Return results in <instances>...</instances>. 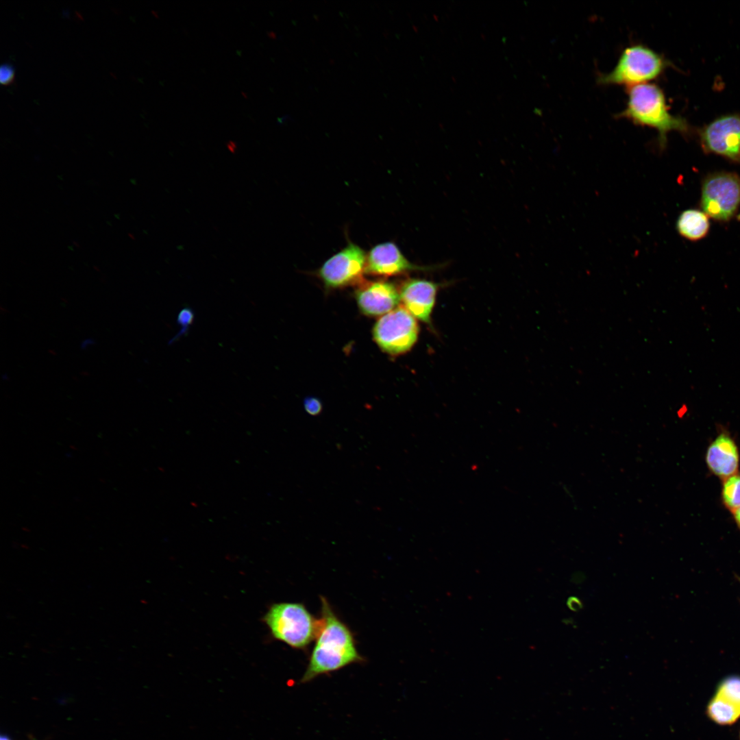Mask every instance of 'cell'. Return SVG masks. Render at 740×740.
<instances>
[{"label":"cell","instance_id":"1","mask_svg":"<svg viewBox=\"0 0 740 740\" xmlns=\"http://www.w3.org/2000/svg\"><path fill=\"white\" fill-rule=\"evenodd\" d=\"M321 601L316 641L301 682L362 661L349 628L338 618L325 597H321Z\"/></svg>","mask_w":740,"mask_h":740},{"label":"cell","instance_id":"2","mask_svg":"<svg viewBox=\"0 0 740 740\" xmlns=\"http://www.w3.org/2000/svg\"><path fill=\"white\" fill-rule=\"evenodd\" d=\"M627 94L626 107L618 117L655 130L661 147L666 145L669 132L689 133L687 121L670 113L664 92L658 86L650 83L634 86L628 88Z\"/></svg>","mask_w":740,"mask_h":740},{"label":"cell","instance_id":"3","mask_svg":"<svg viewBox=\"0 0 740 740\" xmlns=\"http://www.w3.org/2000/svg\"><path fill=\"white\" fill-rule=\"evenodd\" d=\"M668 66V61L654 50L642 44H633L622 51L610 72L598 76L597 82L602 85L630 88L658 78Z\"/></svg>","mask_w":740,"mask_h":740},{"label":"cell","instance_id":"4","mask_svg":"<svg viewBox=\"0 0 740 740\" xmlns=\"http://www.w3.org/2000/svg\"><path fill=\"white\" fill-rule=\"evenodd\" d=\"M264 620L275 639L296 649H304L310 643L319 626V620L301 603L273 604Z\"/></svg>","mask_w":740,"mask_h":740},{"label":"cell","instance_id":"5","mask_svg":"<svg viewBox=\"0 0 740 740\" xmlns=\"http://www.w3.org/2000/svg\"><path fill=\"white\" fill-rule=\"evenodd\" d=\"M740 206V177L732 172L719 171L707 176L702 183L701 208L709 217L728 221Z\"/></svg>","mask_w":740,"mask_h":740},{"label":"cell","instance_id":"6","mask_svg":"<svg viewBox=\"0 0 740 740\" xmlns=\"http://www.w3.org/2000/svg\"><path fill=\"white\" fill-rule=\"evenodd\" d=\"M419 325L416 319L399 306L383 315L373 326V339L384 352L399 355L409 351L417 342Z\"/></svg>","mask_w":740,"mask_h":740},{"label":"cell","instance_id":"7","mask_svg":"<svg viewBox=\"0 0 740 740\" xmlns=\"http://www.w3.org/2000/svg\"><path fill=\"white\" fill-rule=\"evenodd\" d=\"M367 254L356 244L347 245L328 258L318 271L327 288H338L360 282L365 273Z\"/></svg>","mask_w":740,"mask_h":740},{"label":"cell","instance_id":"8","mask_svg":"<svg viewBox=\"0 0 740 740\" xmlns=\"http://www.w3.org/2000/svg\"><path fill=\"white\" fill-rule=\"evenodd\" d=\"M700 138L706 152L740 162V115L718 117L702 129Z\"/></svg>","mask_w":740,"mask_h":740},{"label":"cell","instance_id":"9","mask_svg":"<svg viewBox=\"0 0 740 740\" xmlns=\"http://www.w3.org/2000/svg\"><path fill=\"white\" fill-rule=\"evenodd\" d=\"M434 266H420L410 262L393 242L376 245L367 254L365 273L391 277L415 271L433 270Z\"/></svg>","mask_w":740,"mask_h":740},{"label":"cell","instance_id":"10","mask_svg":"<svg viewBox=\"0 0 740 740\" xmlns=\"http://www.w3.org/2000/svg\"><path fill=\"white\" fill-rule=\"evenodd\" d=\"M439 288L438 283L430 280L408 279L400 287V300L415 319L430 325Z\"/></svg>","mask_w":740,"mask_h":740},{"label":"cell","instance_id":"11","mask_svg":"<svg viewBox=\"0 0 740 740\" xmlns=\"http://www.w3.org/2000/svg\"><path fill=\"white\" fill-rule=\"evenodd\" d=\"M356 299L360 311L367 316L387 314L401 301L397 288L385 281L362 284L356 291Z\"/></svg>","mask_w":740,"mask_h":740},{"label":"cell","instance_id":"12","mask_svg":"<svg viewBox=\"0 0 740 740\" xmlns=\"http://www.w3.org/2000/svg\"><path fill=\"white\" fill-rule=\"evenodd\" d=\"M706 460L709 469L721 478L736 474L739 456L733 439L726 434L719 435L708 447Z\"/></svg>","mask_w":740,"mask_h":740},{"label":"cell","instance_id":"13","mask_svg":"<svg viewBox=\"0 0 740 740\" xmlns=\"http://www.w3.org/2000/svg\"><path fill=\"white\" fill-rule=\"evenodd\" d=\"M676 227L684 238L692 241H699L708 232L709 217L702 210H686L679 216Z\"/></svg>","mask_w":740,"mask_h":740},{"label":"cell","instance_id":"14","mask_svg":"<svg viewBox=\"0 0 740 740\" xmlns=\"http://www.w3.org/2000/svg\"><path fill=\"white\" fill-rule=\"evenodd\" d=\"M708 717L719 724H731L740 717V708L715 695L707 707Z\"/></svg>","mask_w":740,"mask_h":740},{"label":"cell","instance_id":"15","mask_svg":"<svg viewBox=\"0 0 740 740\" xmlns=\"http://www.w3.org/2000/svg\"><path fill=\"white\" fill-rule=\"evenodd\" d=\"M722 499L724 505L731 511L740 508V475L735 474L724 480Z\"/></svg>","mask_w":740,"mask_h":740},{"label":"cell","instance_id":"16","mask_svg":"<svg viewBox=\"0 0 740 740\" xmlns=\"http://www.w3.org/2000/svg\"><path fill=\"white\" fill-rule=\"evenodd\" d=\"M715 695L740 708V677L725 678L719 684Z\"/></svg>","mask_w":740,"mask_h":740},{"label":"cell","instance_id":"17","mask_svg":"<svg viewBox=\"0 0 740 740\" xmlns=\"http://www.w3.org/2000/svg\"><path fill=\"white\" fill-rule=\"evenodd\" d=\"M193 319L194 314L190 308H184L181 310L177 316V323L181 325V330L172 341H175V338H177L186 332V330L193 323Z\"/></svg>","mask_w":740,"mask_h":740},{"label":"cell","instance_id":"18","mask_svg":"<svg viewBox=\"0 0 740 740\" xmlns=\"http://www.w3.org/2000/svg\"><path fill=\"white\" fill-rule=\"evenodd\" d=\"M14 79V67L9 63H3L0 67V82L5 86L10 85Z\"/></svg>","mask_w":740,"mask_h":740},{"label":"cell","instance_id":"19","mask_svg":"<svg viewBox=\"0 0 740 740\" xmlns=\"http://www.w3.org/2000/svg\"><path fill=\"white\" fill-rule=\"evenodd\" d=\"M304 406L306 411L310 415H318L322 410V404L319 399L316 397H309L305 399Z\"/></svg>","mask_w":740,"mask_h":740},{"label":"cell","instance_id":"20","mask_svg":"<svg viewBox=\"0 0 740 740\" xmlns=\"http://www.w3.org/2000/svg\"><path fill=\"white\" fill-rule=\"evenodd\" d=\"M567 606L572 611H578L583 608L580 600L576 597L571 596L567 600Z\"/></svg>","mask_w":740,"mask_h":740},{"label":"cell","instance_id":"21","mask_svg":"<svg viewBox=\"0 0 740 740\" xmlns=\"http://www.w3.org/2000/svg\"><path fill=\"white\" fill-rule=\"evenodd\" d=\"M735 519L740 528V508H737L733 512Z\"/></svg>","mask_w":740,"mask_h":740},{"label":"cell","instance_id":"22","mask_svg":"<svg viewBox=\"0 0 740 740\" xmlns=\"http://www.w3.org/2000/svg\"><path fill=\"white\" fill-rule=\"evenodd\" d=\"M0 740H11V739H10V738H9L8 737H7V736H5V735H2V736L1 737V739H0Z\"/></svg>","mask_w":740,"mask_h":740}]
</instances>
